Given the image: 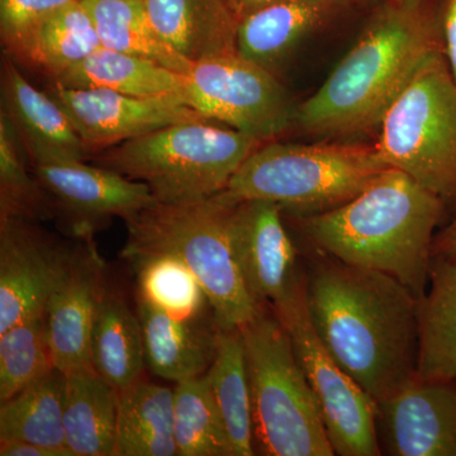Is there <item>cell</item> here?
Masks as SVG:
<instances>
[{"label":"cell","instance_id":"cell-37","mask_svg":"<svg viewBox=\"0 0 456 456\" xmlns=\"http://www.w3.org/2000/svg\"><path fill=\"white\" fill-rule=\"evenodd\" d=\"M432 257L456 259V217L435 235Z\"/></svg>","mask_w":456,"mask_h":456},{"label":"cell","instance_id":"cell-6","mask_svg":"<svg viewBox=\"0 0 456 456\" xmlns=\"http://www.w3.org/2000/svg\"><path fill=\"white\" fill-rule=\"evenodd\" d=\"M253 408L255 454L334 456L320 407L272 305L240 327Z\"/></svg>","mask_w":456,"mask_h":456},{"label":"cell","instance_id":"cell-20","mask_svg":"<svg viewBox=\"0 0 456 456\" xmlns=\"http://www.w3.org/2000/svg\"><path fill=\"white\" fill-rule=\"evenodd\" d=\"M334 14L316 0H277L240 20L236 51L274 74L299 42Z\"/></svg>","mask_w":456,"mask_h":456},{"label":"cell","instance_id":"cell-26","mask_svg":"<svg viewBox=\"0 0 456 456\" xmlns=\"http://www.w3.org/2000/svg\"><path fill=\"white\" fill-rule=\"evenodd\" d=\"M99 47L102 44L92 17L82 0H77L36 27L11 57L55 82Z\"/></svg>","mask_w":456,"mask_h":456},{"label":"cell","instance_id":"cell-33","mask_svg":"<svg viewBox=\"0 0 456 456\" xmlns=\"http://www.w3.org/2000/svg\"><path fill=\"white\" fill-rule=\"evenodd\" d=\"M53 369L45 314L0 334V403Z\"/></svg>","mask_w":456,"mask_h":456},{"label":"cell","instance_id":"cell-10","mask_svg":"<svg viewBox=\"0 0 456 456\" xmlns=\"http://www.w3.org/2000/svg\"><path fill=\"white\" fill-rule=\"evenodd\" d=\"M185 75L189 106L209 121L263 142L275 141L294 125L296 108L275 74L239 53L193 62Z\"/></svg>","mask_w":456,"mask_h":456},{"label":"cell","instance_id":"cell-22","mask_svg":"<svg viewBox=\"0 0 456 456\" xmlns=\"http://www.w3.org/2000/svg\"><path fill=\"white\" fill-rule=\"evenodd\" d=\"M51 83L68 88L113 90L134 97H174L188 103L187 75L145 57L103 46Z\"/></svg>","mask_w":456,"mask_h":456},{"label":"cell","instance_id":"cell-36","mask_svg":"<svg viewBox=\"0 0 456 456\" xmlns=\"http://www.w3.org/2000/svg\"><path fill=\"white\" fill-rule=\"evenodd\" d=\"M2 456H59L53 450L22 440L0 441Z\"/></svg>","mask_w":456,"mask_h":456},{"label":"cell","instance_id":"cell-30","mask_svg":"<svg viewBox=\"0 0 456 456\" xmlns=\"http://www.w3.org/2000/svg\"><path fill=\"white\" fill-rule=\"evenodd\" d=\"M174 439L179 456H235L207 374L176 383Z\"/></svg>","mask_w":456,"mask_h":456},{"label":"cell","instance_id":"cell-19","mask_svg":"<svg viewBox=\"0 0 456 456\" xmlns=\"http://www.w3.org/2000/svg\"><path fill=\"white\" fill-rule=\"evenodd\" d=\"M161 38L191 62L237 53L232 0H145Z\"/></svg>","mask_w":456,"mask_h":456},{"label":"cell","instance_id":"cell-16","mask_svg":"<svg viewBox=\"0 0 456 456\" xmlns=\"http://www.w3.org/2000/svg\"><path fill=\"white\" fill-rule=\"evenodd\" d=\"M231 204V241L248 292L255 305H273L297 272V248L285 230L283 212L268 200Z\"/></svg>","mask_w":456,"mask_h":456},{"label":"cell","instance_id":"cell-14","mask_svg":"<svg viewBox=\"0 0 456 456\" xmlns=\"http://www.w3.org/2000/svg\"><path fill=\"white\" fill-rule=\"evenodd\" d=\"M90 239L88 244L73 248L64 277L45 311L53 367L65 374L93 368V325L106 284L103 261Z\"/></svg>","mask_w":456,"mask_h":456},{"label":"cell","instance_id":"cell-40","mask_svg":"<svg viewBox=\"0 0 456 456\" xmlns=\"http://www.w3.org/2000/svg\"><path fill=\"white\" fill-rule=\"evenodd\" d=\"M393 4L399 5V7L417 8L425 4V0H388Z\"/></svg>","mask_w":456,"mask_h":456},{"label":"cell","instance_id":"cell-23","mask_svg":"<svg viewBox=\"0 0 456 456\" xmlns=\"http://www.w3.org/2000/svg\"><path fill=\"white\" fill-rule=\"evenodd\" d=\"M430 284L419 301L416 377L456 380V259L432 257Z\"/></svg>","mask_w":456,"mask_h":456},{"label":"cell","instance_id":"cell-18","mask_svg":"<svg viewBox=\"0 0 456 456\" xmlns=\"http://www.w3.org/2000/svg\"><path fill=\"white\" fill-rule=\"evenodd\" d=\"M136 307L152 373L178 383L208 371L217 346L215 322L171 316L137 296Z\"/></svg>","mask_w":456,"mask_h":456},{"label":"cell","instance_id":"cell-25","mask_svg":"<svg viewBox=\"0 0 456 456\" xmlns=\"http://www.w3.org/2000/svg\"><path fill=\"white\" fill-rule=\"evenodd\" d=\"M174 455V389L142 378L118 393L114 456Z\"/></svg>","mask_w":456,"mask_h":456},{"label":"cell","instance_id":"cell-32","mask_svg":"<svg viewBox=\"0 0 456 456\" xmlns=\"http://www.w3.org/2000/svg\"><path fill=\"white\" fill-rule=\"evenodd\" d=\"M23 147L7 117L0 116V217L49 220L56 204L40 180L26 169Z\"/></svg>","mask_w":456,"mask_h":456},{"label":"cell","instance_id":"cell-31","mask_svg":"<svg viewBox=\"0 0 456 456\" xmlns=\"http://www.w3.org/2000/svg\"><path fill=\"white\" fill-rule=\"evenodd\" d=\"M136 273V296L159 310L185 320H204L211 302L191 269L170 255H143L128 260Z\"/></svg>","mask_w":456,"mask_h":456},{"label":"cell","instance_id":"cell-27","mask_svg":"<svg viewBox=\"0 0 456 456\" xmlns=\"http://www.w3.org/2000/svg\"><path fill=\"white\" fill-rule=\"evenodd\" d=\"M65 373L53 369L0 407V441L22 440L71 456L64 430Z\"/></svg>","mask_w":456,"mask_h":456},{"label":"cell","instance_id":"cell-3","mask_svg":"<svg viewBox=\"0 0 456 456\" xmlns=\"http://www.w3.org/2000/svg\"><path fill=\"white\" fill-rule=\"evenodd\" d=\"M446 204L403 171L384 170L338 208L298 217L308 241L342 263L397 279L421 299Z\"/></svg>","mask_w":456,"mask_h":456},{"label":"cell","instance_id":"cell-21","mask_svg":"<svg viewBox=\"0 0 456 456\" xmlns=\"http://www.w3.org/2000/svg\"><path fill=\"white\" fill-rule=\"evenodd\" d=\"M118 392L93 368L65 374L64 430L71 456H114Z\"/></svg>","mask_w":456,"mask_h":456},{"label":"cell","instance_id":"cell-24","mask_svg":"<svg viewBox=\"0 0 456 456\" xmlns=\"http://www.w3.org/2000/svg\"><path fill=\"white\" fill-rule=\"evenodd\" d=\"M92 367L118 393L142 379L147 367L137 312L107 287L93 325Z\"/></svg>","mask_w":456,"mask_h":456},{"label":"cell","instance_id":"cell-11","mask_svg":"<svg viewBox=\"0 0 456 456\" xmlns=\"http://www.w3.org/2000/svg\"><path fill=\"white\" fill-rule=\"evenodd\" d=\"M46 92L68 114L90 156L174 123L209 121L179 98L134 97L57 83H51Z\"/></svg>","mask_w":456,"mask_h":456},{"label":"cell","instance_id":"cell-13","mask_svg":"<svg viewBox=\"0 0 456 456\" xmlns=\"http://www.w3.org/2000/svg\"><path fill=\"white\" fill-rule=\"evenodd\" d=\"M382 454L456 456V380L413 378L377 403Z\"/></svg>","mask_w":456,"mask_h":456},{"label":"cell","instance_id":"cell-15","mask_svg":"<svg viewBox=\"0 0 456 456\" xmlns=\"http://www.w3.org/2000/svg\"><path fill=\"white\" fill-rule=\"evenodd\" d=\"M32 171L53 197L56 208L70 216L75 231L83 236L92 235L99 222L112 217L128 220L156 202L146 184L101 165L68 161L36 165Z\"/></svg>","mask_w":456,"mask_h":456},{"label":"cell","instance_id":"cell-17","mask_svg":"<svg viewBox=\"0 0 456 456\" xmlns=\"http://www.w3.org/2000/svg\"><path fill=\"white\" fill-rule=\"evenodd\" d=\"M2 113L16 131L32 167L86 161L90 154L55 99L23 77L11 56L2 69Z\"/></svg>","mask_w":456,"mask_h":456},{"label":"cell","instance_id":"cell-39","mask_svg":"<svg viewBox=\"0 0 456 456\" xmlns=\"http://www.w3.org/2000/svg\"><path fill=\"white\" fill-rule=\"evenodd\" d=\"M316 2L326 5L327 8L331 9L335 13V12L340 11L342 8L349 7V5L355 4V3L362 2V0H316Z\"/></svg>","mask_w":456,"mask_h":456},{"label":"cell","instance_id":"cell-8","mask_svg":"<svg viewBox=\"0 0 456 456\" xmlns=\"http://www.w3.org/2000/svg\"><path fill=\"white\" fill-rule=\"evenodd\" d=\"M387 165L456 203V82L445 51L425 62L384 117L375 143Z\"/></svg>","mask_w":456,"mask_h":456},{"label":"cell","instance_id":"cell-38","mask_svg":"<svg viewBox=\"0 0 456 456\" xmlns=\"http://www.w3.org/2000/svg\"><path fill=\"white\" fill-rule=\"evenodd\" d=\"M273 2H277V0H232L233 7H235L240 20L250 14L251 12L256 11V9L268 5Z\"/></svg>","mask_w":456,"mask_h":456},{"label":"cell","instance_id":"cell-2","mask_svg":"<svg viewBox=\"0 0 456 456\" xmlns=\"http://www.w3.org/2000/svg\"><path fill=\"white\" fill-rule=\"evenodd\" d=\"M441 51V2L431 11L425 4L406 8L387 0L325 83L296 108L294 125L322 137L380 127L419 69Z\"/></svg>","mask_w":456,"mask_h":456},{"label":"cell","instance_id":"cell-9","mask_svg":"<svg viewBox=\"0 0 456 456\" xmlns=\"http://www.w3.org/2000/svg\"><path fill=\"white\" fill-rule=\"evenodd\" d=\"M272 307L292 340L335 455H382L375 422L377 402L340 367L318 338L305 303V275L297 270L287 292Z\"/></svg>","mask_w":456,"mask_h":456},{"label":"cell","instance_id":"cell-1","mask_svg":"<svg viewBox=\"0 0 456 456\" xmlns=\"http://www.w3.org/2000/svg\"><path fill=\"white\" fill-rule=\"evenodd\" d=\"M317 253L305 275L312 325L378 403L416 377L419 299L391 275Z\"/></svg>","mask_w":456,"mask_h":456},{"label":"cell","instance_id":"cell-34","mask_svg":"<svg viewBox=\"0 0 456 456\" xmlns=\"http://www.w3.org/2000/svg\"><path fill=\"white\" fill-rule=\"evenodd\" d=\"M77 0H0V32L9 56L46 18Z\"/></svg>","mask_w":456,"mask_h":456},{"label":"cell","instance_id":"cell-35","mask_svg":"<svg viewBox=\"0 0 456 456\" xmlns=\"http://www.w3.org/2000/svg\"><path fill=\"white\" fill-rule=\"evenodd\" d=\"M444 51L456 82V0H441Z\"/></svg>","mask_w":456,"mask_h":456},{"label":"cell","instance_id":"cell-28","mask_svg":"<svg viewBox=\"0 0 456 456\" xmlns=\"http://www.w3.org/2000/svg\"><path fill=\"white\" fill-rule=\"evenodd\" d=\"M206 374L233 455H255L253 408L241 330L218 329L215 359Z\"/></svg>","mask_w":456,"mask_h":456},{"label":"cell","instance_id":"cell-12","mask_svg":"<svg viewBox=\"0 0 456 456\" xmlns=\"http://www.w3.org/2000/svg\"><path fill=\"white\" fill-rule=\"evenodd\" d=\"M73 250L20 217H0V334L45 314Z\"/></svg>","mask_w":456,"mask_h":456},{"label":"cell","instance_id":"cell-4","mask_svg":"<svg viewBox=\"0 0 456 456\" xmlns=\"http://www.w3.org/2000/svg\"><path fill=\"white\" fill-rule=\"evenodd\" d=\"M232 204L216 197L194 202L152 203L126 220L123 259L170 255L196 275L218 329H240L259 305L248 292L231 241Z\"/></svg>","mask_w":456,"mask_h":456},{"label":"cell","instance_id":"cell-7","mask_svg":"<svg viewBox=\"0 0 456 456\" xmlns=\"http://www.w3.org/2000/svg\"><path fill=\"white\" fill-rule=\"evenodd\" d=\"M263 143L212 121H187L104 150L95 161L143 183L158 202H194L221 193Z\"/></svg>","mask_w":456,"mask_h":456},{"label":"cell","instance_id":"cell-5","mask_svg":"<svg viewBox=\"0 0 456 456\" xmlns=\"http://www.w3.org/2000/svg\"><path fill=\"white\" fill-rule=\"evenodd\" d=\"M389 169L375 145L263 143L246 159L227 187L224 203L268 200L296 217L338 208Z\"/></svg>","mask_w":456,"mask_h":456},{"label":"cell","instance_id":"cell-29","mask_svg":"<svg viewBox=\"0 0 456 456\" xmlns=\"http://www.w3.org/2000/svg\"><path fill=\"white\" fill-rule=\"evenodd\" d=\"M102 46L152 60L185 74L193 62L176 53L156 31L145 0H82Z\"/></svg>","mask_w":456,"mask_h":456}]
</instances>
